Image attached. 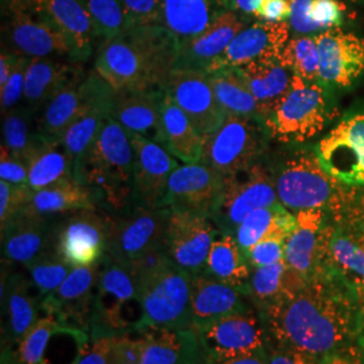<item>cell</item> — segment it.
<instances>
[{"instance_id":"cell-1","label":"cell","mask_w":364,"mask_h":364,"mask_svg":"<svg viewBox=\"0 0 364 364\" xmlns=\"http://www.w3.org/2000/svg\"><path fill=\"white\" fill-rule=\"evenodd\" d=\"M359 296L320 275L266 306L260 314L277 346L326 359L356 347Z\"/></svg>"},{"instance_id":"cell-2","label":"cell","mask_w":364,"mask_h":364,"mask_svg":"<svg viewBox=\"0 0 364 364\" xmlns=\"http://www.w3.org/2000/svg\"><path fill=\"white\" fill-rule=\"evenodd\" d=\"M181 41L153 23L131 27L97 48L93 69L115 90L165 88L176 70Z\"/></svg>"},{"instance_id":"cell-3","label":"cell","mask_w":364,"mask_h":364,"mask_svg":"<svg viewBox=\"0 0 364 364\" xmlns=\"http://www.w3.org/2000/svg\"><path fill=\"white\" fill-rule=\"evenodd\" d=\"M278 201L291 212L326 209L335 215L346 208L362 186L338 181L326 171L313 151H299L287 158L274 174Z\"/></svg>"},{"instance_id":"cell-4","label":"cell","mask_w":364,"mask_h":364,"mask_svg":"<svg viewBox=\"0 0 364 364\" xmlns=\"http://www.w3.org/2000/svg\"><path fill=\"white\" fill-rule=\"evenodd\" d=\"M142 316L139 279L135 270L105 254L99 262L92 338L138 333Z\"/></svg>"},{"instance_id":"cell-5","label":"cell","mask_w":364,"mask_h":364,"mask_svg":"<svg viewBox=\"0 0 364 364\" xmlns=\"http://www.w3.org/2000/svg\"><path fill=\"white\" fill-rule=\"evenodd\" d=\"M142 304L141 332L147 329H191L193 275L173 260L136 273Z\"/></svg>"},{"instance_id":"cell-6","label":"cell","mask_w":364,"mask_h":364,"mask_svg":"<svg viewBox=\"0 0 364 364\" xmlns=\"http://www.w3.org/2000/svg\"><path fill=\"white\" fill-rule=\"evenodd\" d=\"M336 112L329 88L294 75L289 91L266 119V127L279 142L302 144L324 130Z\"/></svg>"},{"instance_id":"cell-7","label":"cell","mask_w":364,"mask_h":364,"mask_svg":"<svg viewBox=\"0 0 364 364\" xmlns=\"http://www.w3.org/2000/svg\"><path fill=\"white\" fill-rule=\"evenodd\" d=\"M320 275L338 279L359 297L364 291V186L346 208L329 213Z\"/></svg>"},{"instance_id":"cell-8","label":"cell","mask_w":364,"mask_h":364,"mask_svg":"<svg viewBox=\"0 0 364 364\" xmlns=\"http://www.w3.org/2000/svg\"><path fill=\"white\" fill-rule=\"evenodd\" d=\"M267 136V127L259 120L228 115L218 130L204 136L201 162L223 177L251 169L264 154Z\"/></svg>"},{"instance_id":"cell-9","label":"cell","mask_w":364,"mask_h":364,"mask_svg":"<svg viewBox=\"0 0 364 364\" xmlns=\"http://www.w3.org/2000/svg\"><path fill=\"white\" fill-rule=\"evenodd\" d=\"M192 331L198 338L204 364L267 350L269 332L263 317L251 309L224 316Z\"/></svg>"},{"instance_id":"cell-10","label":"cell","mask_w":364,"mask_h":364,"mask_svg":"<svg viewBox=\"0 0 364 364\" xmlns=\"http://www.w3.org/2000/svg\"><path fill=\"white\" fill-rule=\"evenodd\" d=\"M169 208L132 207L122 215H109L107 254L131 264L147 254L166 250Z\"/></svg>"},{"instance_id":"cell-11","label":"cell","mask_w":364,"mask_h":364,"mask_svg":"<svg viewBox=\"0 0 364 364\" xmlns=\"http://www.w3.org/2000/svg\"><path fill=\"white\" fill-rule=\"evenodd\" d=\"M4 10L1 49L27 58L66 57L73 61L68 41L26 0H7Z\"/></svg>"},{"instance_id":"cell-12","label":"cell","mask_w":364,"mask_h":364,"mask_svg":"<svg viewBox=\"0 0 364 364\" xmlns=\"http://www.w3.org/2000/svg\"><path fill=\"white\" fill-rule=\"evenodd\" d=\"M278 203L274 174L260 161L251 169L224 177L220 205L212 220L220 234L235 235L251 212Z\"/></svg>"},{"instance_id":"cell-13","label":"cell","mask_w":364,"mask_h":364,"mask_svg":"<svg viewBox=\"0 0 364 364\" xmlns=\"http://www.w3.org/2000/svg\"><path fill=\"white\" fill-rule=\"evenodd\" d=\"M109 215L100 209L70 213L55 224V252L72 267L95 266L107 254Z\"/></svg>"},{"instance_id":"cell-14","label":"cell","mask_w":364,"mask_h":364,"mask_svg":"<svg viewBox=\"0 0 364 364\" xmlns=\"http://www.w3.org/2000/svg\"><path fill=\"white\" fill-rule=\"evenodd\" d=\"M314 153L338 181L364 186V112L343 117L317 144Z\"/></svg>"},{"instance_id":"cell-15","label":"cell","mask_w":364,"mask_h":364,"mask_svg":"<svg viewBox=\"0 0 364 364\" xmlns=\"http://www.w3.org/2000/svg\"><path fill=\"white\" fill-rule=\"evenodd\" d=\"M220 234L213 220L189 210L170 209L166 251L170 259L188 273H203L209 250Z\"/></svg>"},{"instance_id":"cell-16","label":"cell","mask_w":364,"mask_h":364,"mask_svg":"<svg viewBox=\"0 0 364 364\" xmlns=\"http://www.w3.org/2000/svg\"><path fill=\"white\" fill-rule=\"evenodd\" d=\"M130 136L135 151L132 207L164 208L170 176L180 165L162 144L136 134Z\"/></svg>"},{"instance_id":"cell-17","label":"cell","mask_w":364,"mask_h":364,"mask_svg":"<svg viewBox=\"0 0 364 364\" xmlns=\"http://www.w3.org/2000/svg\"><path fill=\"white\" fill-rule=\"evenodd\" d=\"M224 191V177L203 162L178 166L170 176L164 205L213 218Z\"/></svg>"},{"instance_id":"cell-18","label":"cell","mask_w":364,"mask_h":364,"mask_svg":"<svg viewBox=\"0 0 364 364\" xmlns=\"http://www.w3.org/2000/svg\"><path fill=\"white\" fill-rule=\"evenodd\" d=\"M318 48V82L348 88L364 73V39L340 27L314 34Z\"/></svg>"},{"instance_id":"cell-19","label":"cell","mask_w":364,"mask_h":364,"mask_svg":"<svg viewBox=\"0 0 364 364\" xmlns=\"http://www.w3.org/2000/svg\"><path fill=\"white\" fill-rule=\"evenodd\" d=\"M99 263L73 267L63 285L41 301L42 311L55 317L63 326L91 331Z\"/></svg>"},{"instance_id":"cell-20","label":"cell","mask_w":364,"mask_h":364,"mask_svg":"<svg viewBox=\"0 0 364 364\" xmlns=\"http://www.w3.org/2000/svg\"><path fill=\"white\" fill-rule=\"evenodd\" d=\"M165 91L203 136L218 130L228 117L215 96L207 73L177 69L170 75Z\"/></svg>"},{"instance_id":"cell-21","label":"cell","mask_w":364,"mask_h":364,"mask_svg":"<svg viewBox=\"0 0 364 364\" xmlns=\"http://www.w3.org/2000/svg\"><path fill=\"white\" fill-rule=\"evenodd\" d=\"M72 48L75 63H87L103 38L82 0H26Z\"/></svg>"},{"instance_id":"cell-22","label":"cell","mask_w":364,"mask_h":364,"mask_svg":"<svg viewBox=\"0 0 364 364\" xmlns=\"http://www.w3.org/2000/svg\"><path fill=\"white\" fill-rule=\"evenodd\" d=\"M297 225L285 240L284 260L287 267L306 282L320 277L329 213L326 209L296 212Z\"/></svg>"},{"instance_id":"cell-23","label":"cell","mask_w":364,"mask_h":364,"mask_svg":"<svg viewBox=\"0 0 364 364\" xmlns=\"http://www.w3.org/2000/svg\"><path fill=\"white\" fill-rule=\"evenodd\" d=\"M248 25L247 15L227 10L193 38L181 41L177 69L208 73L235 37Z\"/></svg>"},{"instance_id":"cell-24","label":"cell","mask_w":364,"mask_h":364,"mask_svg":"<svg viewBox=\"0 0 364 364\" xmlns=\"http://www.w3.org/2000/svg\"><path fill=\"white\" fill-rule=\"evenodd\" d=\"M290 31L289 22L258 21L248 25L235 37L208 73L220 68H239L264 58H281L291 38Z\"/></svg>"},{"instance_id":"cell-25","label":"cell","mask_w":364,"mask_h":364,"mask_svg":"<svg viewBox=\"0 0 364 364\" xmlns=\"http://www.w3.org/2000/svg\"><path fill=\"white\" fill-rule=\"evenodd\" d=\"M55 251V225L49 219L19 213L1 228V257L7 266L27 267Z\"/></svg>"},{"instance_id":"cell-26","label":"cell","mask_w":364,"mask_h":364,"mask_svg":"<svg viewBox=\"0 0 364 364\" xmlns=\"http://www.w3.org/2000/svg\"><path fill=\"white\" fill-rule=\"evenodd\" d=\"M165 88L150 87L115 91L109 117L130 134L162 144V107Z\"/></svg>"},{"instance_id":"cell-27","label":"cell","mask_w":364,"mask_h":364,"mask_svg":"<svg viewBox=\"0 0 364 364\" xmlns=\"http://www.w3.org/2000/svg\"><path fill=\"white\" fill-rule=\"evenodd\" d=\"M1 274V305L4 321L1 328V343L10 346L22 338L39 320L42 309L38 297L33 293V284L23 274L10 273L3 264Z\"/></svg>"},{"instance_id":"cell-28","label":"cell","mask_w":364,"mask_h":364,"mask_svg":"<svg viewBox=\"0 0 364 364\" xmlns=\"http://www.w3.org/2000/svg\"><path fill=\"white\" fill-rule=\"evenodd\" d=\"M245 293L205 273L193 275L191 329L208 324L224 316L248 311Z\"/></svg>"},{"instance_id":"cell-29","label":"cell","mask_w":364,"mask_h":364,"mask_svg":"<svg viewBox=\"0 0 364 364\" xmlns=\"http://www.w3.org/2000/svg\"><path fill=\"white\" fill-rule=\"evenodd\" d=\"M84 73L80 63L58 57L30 58L26 70L23 105L39 112L48 102L78 75Z\"/></svg>"},{"instance_id":"cell-30","label":"cell","mask_w":364,"mask_h":364,"mask_svg":"<svg viewBox=\"0 0 364 364\" xmlns=\"http://www.w3.org/2000/svg\"><path fill=\"white\" fill-rule=\"evenodd\" d=\"M227 10L228 0H162L159 25L185 41L201 34Z\"/></svg>"},{"instance_id":"cell-31","label":"cell","mask_w":364,"mask_h":364,"mask_svg":"<svg viewBox=\"0 0 364 364\" xmlns=\"http://www.w3.org/2000/svg\"><path fill=\"white\" fill-rule=\"evenodd\" d=\"M258 100L266 119L289 91L294 73L281 58H264L236 68Z\"/></svg>"},{"instance_id":"cell-32","label":"cell","mask_w":364,"mask_h":364,"mask_svg":"<svg viewBox=\"0 0 364 364\" xmlns=\"http://www.w3.org/2000/svg\"><path fill=\"white\" fill-rule=\"evenodd\" d=\"M139 364H204L198 338L192 329H147Z\"/></svg>"},{"instance_id":"cell-33","label":"cell","mask_w":364,"mask_h":364,"mask_svg":"<svg viewBox=\"0 0 364 364\" xmlns=\"http://www.w3.org/2000/svg\"><path fill=\"white\" fill-rule=\"evenodd\" d=\"M162 146L185 164L201 162L204 136L182 111L169 93H165L162 107Z\"/></svg>"},{"instance_id":"cell-34","label":"cell","mask_w":364,"mask_h":364,"mask_svg":"<svg viewBox=\"0 0 364 364\" xmlns=\"http://www.w3.org/2000/svg\"><path fill=\"white\" fill-rule=\"evenodd\" d=\"M87 156L132 185L135 151L130 132L114 117H107L102 130Z\"/></svg>"},{"instance_id":"cell-35","label":"cell","mask_w":364,"mask_h":364,"mask_svg":"<svg viewBox=\"0 0 364 364\" xmlns=\"http://www.w3.org/2000/svg\"><path fill=\"white\" fill-rule=\"evenodd\" d=\"M84 209H97L95 197L85 186L70 180L33 191L22 213L49 219Z\"/></svg>"},{"instance_id":"cell-36","label":"cell","mask_w":364,"mask_h":364,"mask_svg":"<svg viewBox=\"0 0 364 364\" xmlns=\"http://www.w3.org/2000/svg\"><path fill=\"white\" fill-rule=\"evenodd\" d=\"M203 273L237 287L247 296L251 266L234 235L219 234L209 250Z\"/></svg>"},{"instance_id":"cell-37","label":"cell","mask_w":364,"mask_h":364,"mask_svg":"<svg viewBox=\"0 0 364 364\" xmlns=\"http://www.w3.org/2000/svg\"><path fill=\"white\" fill-rule=\"evenodd\" d=\"M208 77L219 105L228 115L252 117L264 123L258 100L236 68L216 69L208 73Z\"/></svg>"},{"instance_id":"cell-38","label":"cell","mask_w":364,"mask_h":364,"mask_svg":"<svg viewBox=\"0 0 364 364\" xmlns=\"http://www.w3.org/2000/svg\"><path fill=\"white\" fill-rule=\"evenodd\" d=\"M28 186L39 191L60 182L73 180V161L63 144L41 141L27 159Z\"/></svg>"},{"instance_id":"cell-39","label":"cell","mask_w":364,"mask_h":364,"mask_svg":"<svg viewBox=\"0 0 364 364\" xmlns=\"http://www.w3.org/2000/svg\"><path fill=\"white\" fill-rule=\"evenodd\" d=\"M68 328L55 317L45 314L18 341L3 347L1 364L43 363L52 338Z\"/></svg>"},{"instance_id":"cell-40","label":"cell","mask_w":364,"mask_h":364,"mask_svg":"<svg viewBox=\"0 0 364 364\" xmlns=\"http://www.w3.org/2000/svg\"><path fill=\"white\" fill-rule=\"evenodd\" d=\"M1 149L27 164L28 156L38 147V112L26 105H16L3 114Z\"/></svg>"},{"instance_id":"cell-41","label":"cell","mask_w":364,"mask_h":364,"mask_svg":"<svg viewBox=\"0 0 364 364\" xmlns=\"http://www.w3.org/2000/svg\"><path fill=\"white\" fill-rule=\"evenodd\" d=\"M305 284L306 281L291 272L287 267V262L282 259L269 266L257 267L251 272L247 296L258 305L260 311H263L274 301L297 290Z\"/></svg>"},{"instance_id":"cell-42","label":"cell","mask_w":364,"mask_h":364,"mask_svg":"<svg viewBox=\"0 0 364 364\" xmlns=\"http://www.w3.org/2000/svg\"><path fill=\"white\" fill-rule=\"evenodd\" d=\"M107 117H109L107 108L93 105L68 127L61 144L72 158L73 165L78 164L88 154Z\"/></svg>"},{"instance_id":"cell-43","label":"cell","mask_w":364,"mask_h":364,"mask_svg":"<svg viewBox=\"0 0 364 364\" xmlns=\"http://www.w3.org/2000/svg\"><path fill=\"white\" fill-rule=\"evenodd\" d=\"M281 60L299 77L306 81H318L320 55L314 34L289 39Z\"/></svg>"},{"instance_id":"cell-44","label":"cell","mask_w":364,"mask_h":364,"mask_svg":"<svg viewBox=\"0 0 364 364\" xmlns=\"http://www.w3.org/2000/svg\"><path fill=\"white\" fill-rule=\"evenodd\" d=\"M26 269L30 281L42 301L63 285L73 267L53 251L28 264Z\"/></svg>"},{"instance_id":"cell-45","label":"cell","mask_w":364,"mask_h":364,"mask_svg":"<svg viewBox=\"0 0 364 364\" xmlns=\"http://www.w3.org/2000/svg\"><path fill=\"white\" fill-rule=\"evenodd\" d=\"M102 38L117 37L130 28L122 0H82Z\"/></svg>"},{"instance_id":"cell-46","label":"cell","mask_w":364,"mask_h":364,"mask_svg":"<svg viewBox=\"0 0 364 364\" xmlns=\"http://www.w3.org/2000/svg\"><path fill=\"white\" fill-rule=\"evenodd\" d=\"M279 207L281 203L275 204L273 207L257 209L251 212L247 218L239 224L234 236L237 245L245 251V254L269 234Z\"/></svg>"},{"instance_id":"cell-47","label":"cell","mask_w":364,"mask_h":364,"mask_svg":"<svg viewBox=\"0 0 364 364\" xmlns=\"http://www.w3.org/2000/svg\"><path fill=\"white\" fill-rule=\"evenodd\" d=\"M31 193L28 185L0 181V230L23 212Z\"/></svg>"},{"instance_id":"cell-48","label":"cell","mask_w":364,"mask_h":364,"mask_svg":"<svg viewBox=\"0 0 364 364\" xmlns=\"http://www.w3.org/2000/svg\"><path fill=\"white\" fill-rule=\"evenodd\" d=\"M146 347L144 332L111 336L109 356L112 364H139Z\"/></svg>"},{"instance_id":"cell-49","label":"cell","mask_w":364,"mask_h":364,"mask_svg":"<svg viewBox=\"0 0 364 364\" xmlns=\"http://www.w3.org/2000/svg\"><path fill=\"white\" fill-rule=\"evenodd\" d=\"M30 58L18 55L15 58L13 72L9 78L7 84L0 90V103H1V114L13 109L19 105L25 95V82H26V70Z\"/></svg>"},{"instance_id":"cell-50","label":"cell","mask_w":364,"mask_h":364,"mask_svg":"<svg viewBox=\"0 0 364 364\" xmlns=\"http://www.w3.org/2000/svg\"><path fill=\"white\" fill-rule=\"evenodd\" d=\"M346 9L338 0H311L308 16L317 33L344 23Z\"/></svg>"},{"instance_id":"cell-51","label":"cell","mask_w":364,"mask_h":364,"mask_svg":"<svg viewBox=\"0 0 364 364\" xmlns=\"http://www.w3.org/2000/svg\"><path fill=\"white\" fill-rule=\"evenodd\" d=\"M131 27L159 23L162 0H122Z\"/></svg>"},{"instance_id":"cell-52","label":"cell","mask_w":364,"mask_h":364,"mask_svg":"<svg viewBox=\"0 0 364 364\" xmlns=\"http://www.w3.org/2000/svg\"><path fill=\"white\" fill-rule=\"evenodd\" d=\"M267 364H324V359L275 344L267 347Z\"/></svg>"},{"instance_id":"cell-53","label":"cell","mask_w":364,"mask_h":364,"mask_svg":"<svg viewBox=\"0 0 364 364\" xmlns=\"http://www.w3.org/2000/svg\"><path fill=\"white\" fill-rule=\"evenodd\" d=\"M0 178L1 181L15 185H28V169L26 164L21 159L14 158L10 153L1 149Z\"/></svg>"},{"instance_id":"cell-54","label":"cell","mask_w":364,"mask_h":364,"mask_svg":"<svg viewBox=\"0 0 364 364\" xmlns=\"http://www.w3.org/2000/svg\"><path fill=\"white\" fill-rule=\"evenodd\" d=\"M111 336L92 338L78 356L76 364H112L109 356Z\"/></svg>"},{"instance_id":"cell-55","label":"cell","mask_w":364,"mask_h":364,"mask_svg":"<svg viewBox=\"0 0 364 364\" xmlns=\"http://www.w3.org/2000/svg\"><path fill=\"white\" fill-rule=\"evenodd\" d=\"M293 0H260L254 16L264 22H289Z\"/></svg>"},{"instance_id":"cell-56","label":"cell","mask_w":364,"mask_h":364,"mask_svg":"<svg viewBox=\"0 0 364 364\" xmlns=\"http://www.w3.org/2000/svg\"><path fill=\"white\" fill-rule=\"evenodd\" d=\"M309 4H311V0H293V4H291L289 25L290 28L299 36H309L313 33L317 34V30L314 28L308 16Z\"/></svg>"},{"instance_id":"cell-57","label":"cell","mask_w":364,"mask_h":364,"mask_svg":"<svg viewBox=\"0 0 364 364\" xmlns=\"http://www.w3.org/2000/svg\"><path fill=\"white\" fill-rule=\"evenodd\" d=\"M324 364H363L362 352L356 347L347 351L338 352L324 359Z\"/></svg>"},{"instance_id":"cell-58","label":"cell","mask_w":364,"mask_h":364,"mask_svg":"<svg viewBox=\"0 0 364 364\" xmlns=\"http://www.w3.org/2000/svg\"><path fill=\"white\" fill-rule=\"evenodd\" d=\"M212 364H267V350Z\"/></svg>"},{"instance_id":"cell-59","label":"cell","mask_w":364,"mask_h":364,"mask_svg":"<svg viewBox=\"0 0 364 364\" xmlns=\"http://www.w3.org/2000/svg\"><path fill=\"white\" fill-rule=\"evenodd\" d=\"M259 3L260 0H228V9L247 16H254Z\"/></svg>"},{"instance_id":"cell-60","label":"cell","mask_w":364,"mask_h":364,"mask_svg":"<svg viewBox=\"0 0 364 364\" xmlns=\"http://www.w3.org/2000/svg\"><path fill=\"white\" fill-rule=\"evenodd\" d=\"M356 344L364 356V291L359 297L358 323H356Z\"/></svg>"},{"instance_id":"cell-61","label":"cell","mask_w":364,"mask_h":364,"mask_svg":"<svg viewBox=\"0 0 364 364\" xmlns=\"http://www.w3.org/2000/svg\"><path fill=\"white\" fill-rule=\"evenodd\" d=\"M351 1H355V3H363L364 4V0H351Z\"/></svg>"},{"instance_id":"cell-62","label":"cell","mask_w":364,"mask_h":364,"mask_svg":"<svg viewBox=\"0 0 364 364\" xmlns=\"http://www.w3.org/2000/svg\"><path fill=\"white\" fill-rule=\"evenodd\" d=\"M77 363V362H75V363H72V364H76ZM41 364H52L50 363V362H46V360H45V362H43V363H41Z\"/></svg>"}]
</instances>
